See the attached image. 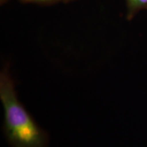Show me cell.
Returning <instances> with one entry per match:
<instances>
[{
	"label": "cell",
	"instance_id": "obj_1",
	"mask_svg": "<svg viewBox=\"0 0 147 147\" xmlns=\"http://www.w3.org/2000/svg\"><path fill=\"white\" fill-rule=\"evenodd\" d=\"M3 133L10 147H49V136L18 100L8 65L0 73Z\"/></svg>",
	"mask_w": 147,
	"mask_h": 147
},
{
	"label": "cell",
	"instance_id": "obj_2",
	"mask_svg": "<svg viewBox=\"0 0 147 147\" xmlns=\"http://www.w3.org/2000/svg\"><path fill=\"white\" fill-rule=\"evenodd\" d=\"M129 14H134L142 9L147 8V0H127Z\"/></svg>",
	"mask_w": 147,
	"mask_h": 147
},
{
	"label": "cell",
	"instance_id": "obj_3",
	"mask_svg": "<svg viewBox=\"0 0 147 147\" xmlns=\"http://www.w3.org/2000/svg\"><path fill=\"white\" fill-rule=\"evenodd\" d=\"M29 1H52V0H29Z\"/></svg>",
	"mask_w": 147,
	"mask_h": 147
}]
</instances>
